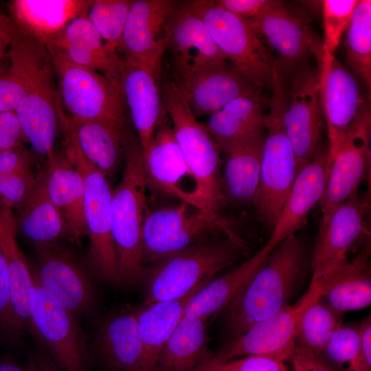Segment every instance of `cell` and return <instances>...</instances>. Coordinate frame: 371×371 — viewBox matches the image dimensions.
Segmentation results:
<instances>
[{
    "label": "cell",
    "instance_id": "cb8c5ba5",
    "mask_svg": "<svg viewBox=\"0 0 371 371\" xmlns=\"http://www.w3.org/2000/svg\"><path fill=\"white\" fill-rule=\"evenodd\" d=\"M45 46L76 65L104 75L122 87L124 63L117 52L104 41L87 16L71 21Z\"/></svg>",
    "mask_w": 371,
    "mask_h": 371
},
{
    "label": "cell",
    "instance_id": "9a60e30c",
    "mask_svg": "<svg viewBox=\"0 0 371 371\" xmlns=\"http://www.w3.org/2000/svg\"><path fill=\"white\" fill-rule=\"evenodd\" d=\"M370 105L368 101L348 128L342 144L330 164L325 190L319 201L320 225L335 208L357 192L370 161Z\"/></svg>",
    "mask_w": 371,
    "mask_h": 371
},
{
    "label": "cell",
    "instance_id": "9c48e42d",
    "mask_svg": "<svg viewBox=\"0 0 371 371\" xmlns=\"http://www.w3.org/2000/svg\"><path fill=\"white\" fill-rule=\"evenodd\" d=\"M62 105L69 117L100 121L126 128V102L122 87L104 75L76 65L48 49Z\"/></svg>",
    "mask_w": 371,
    "mask_h": 371
},
{
    "label": "cell",
    "instance_id": "f1b7e54d",
    "mask_svg": "<svg viewBox=\"0 0 371 371\" xmlns=\"http://www.w3.org/2000/svg\"><path fill=\"white\" fill-rule=\"evenodd\" d=\"M16 234L13 210L0 199V248L6 261L14 324L19 340L30 327V294L34 279L17 243Z\"/></svg>",
    "mask_w": 371,
    "mask_h": 371
},
{
    "label": "cell",
    "instance_id": "f907efd6",
    "mask_svg": "<svg viewBox=\"0 0 371 371\" xmlns=\"http://www.w3.org/2000/svg\"><path fill=\"white\" fill-rule=\"evenodd\" d=\"M24 142L25 139L15 113L6 112L0 123V150L23 144Z\"/></svg>",
    "mask_w": 371,
    "mask_h": 371
},
{
    "label": "cell",
    "instance_id": "30bf717a",
    "mask_svg": "<svg viewBox=\"0 0 371 371\" xmlns=\"http://www.w3.org/2000/svg\"><path fill=\"white\" fill-rule=\"evenodd\" d=\"M214 231L244 244L222 217H214L186 202L147 212L142 232V261L155 262L197 243Z\"/></svg>",
    "mask_w": 371,
    "mask_h": 371
},
{
    "label": "cell",
    "instance_id": "b9f144b4",
    "mask_svg": "<svg viewBox=\"0 0 371 371\" xmlns=\"http://www.w3.org/2000/svg\"><path fill=\"white\" fill-rule=\"evenodd\" d=\"M361 343L359 326L341 325L330 337L319 355L338 371H348Z\"/></svg>",
    "mask_w": 371,
    "mask_h": 371
},
{
    "label": "cell",
    "instance_id": "d4e9b609",
    "mask_svg": "<svg viewBox=\"0 0 371 371\" xmlns=\"http://www.w3.org/2000/svg\"><path fill=\"white\" fill-rule=\"evenodd\" d=\"M370 242L358 254L320 277L311 279L320 297L333 308L346 311L365 308L371 304Z\"/></svg>",
    "mask_w": 371,
    "mask_h": 371
},
{
    "label": "cell",
    "instance_id": "2e32d148",
    "mask_svg": "<svg viewBox=\"0 0 371 371\" xmlns=\"http://www.w3.org/2000/svg\"><path fill=\"white\" fill-rule=\"evenodd\" d=\"M33 277L57 302L76 317L88 313L95 289L84 269L56 242L37 245Z\"/></svg>",
    "mask_w": 371,
    "mask_h": 371
},
{
    "label": "cell",
    "instance_id": "603a6c76",
    "mask_svg": "<svg viewBox=\"0 0 371 371\" xmlns=\"http://www.w3.org/2000/svg\"><path fill=\"white\" fill-rule=\"evenodd\" d=\"M329 168L328 151L319 149L314 158L300 169L271 236L264 246L266 249L271 251L305 225L309 212L322 197Z\"/></svg>",
    "mask_w": 371,
    "mask_h": 371
},
{
    "label": "cell",
    "instance_id": "f35d334b",
    "mask_svg": "<svg viewBox=\"0 0 371 371\" xmlns=\"http://www.w3.org/2000/svg\"><path fill=\"white\" fill-rule=\"evenodd\" d=\"M346 61L371 92V1L358 0L346 30Z\"/></svg>",
    "mask_w": 371,
    "mask_h": 371
},
{
    "label": "cell",
    "instance_id": "7a4b0ae2",
    "mask_svg": "<svg viewBox=\"0 0 371 371\" xmlns=\"http://www.w3.org/2000/svg\"><path fill=\"white\" fill-rule=\"evenodd\" d=\"M6 56L10 71L25 91V99L14 111L23 134L33 152L46 158L54 150L63 113L50 54L43 43L13 24Z\"/></svg>",
    "mask_w": 371,
    "mask_h": 371
},
{
    "label": "cell",
    "instance_id": "ac0fdd59",
    "mask_svg": "<svg viewBox=\"0 0 371 371\" xmlns=\"http://www.w3.org/2000/svg\"><path fill=\"white\" fill-rule=\"evenodd\" d=\"M283 111V124L293 149L298 170L311 161L320 148L322 109L317 71L301 68L294 74Z\"/></svg>",
    "mask_w": 371,
    "mask_h": 371
},
{
    "label": "cell",
    "instance_id": "1f68e13d",
    "mask_svg": "<svg viewBox=\"0 0 371 371\" xmlns=\"http://www.w3.org/2000/svg\"><path fill=\"white\" fill-rule=\"evenodd\" d=\"M265 136V126L223 151L226 156L223 190L236 201H252L259 183Z\"/></svg>",
    "mask_w": 371,
    "mask_h": 371
},
{
    "label": "cell",
    "instance_id": "d6a6232c",
    "mask_svg": "<svg viewBox=\"0 0 371 371\" xmlns=\"http://www.w3.org/2000/svg\"><path fill=\"white\" fill-rule=\"evenodd\" d=\"M207 318L183 315L161 350L154 371H194L214 357L208 348Z\"/></svg>",
    "mask_w": 371,
    "mask_h": 371
},
{
    "label": "cell",
    "instance_id": "d590c367",
    "mask_svg": "<svg viewBox=\"0 0 371 371\" xmlns=\"http://www.w3.org/2000/svg\"><path fill=\"white\" fill-rule=\"evenodd\" d=\"M67 122L84 156L106 177L124 150L126 128L100 121H81L67 115Z\"/></svg>",
    "mask_w": 371,
    "mask_h": 371
},
{
    "label": "cell",
    "instance_id": "52a82bcc",
    "mask_svg": "<svg viewBox=\"0 0 371 371\" xmlns=\"http://www.w3.org/2000/svg\"><path fill=\"white\" fill-rule=\"evenodd\" d=\"M286 101L282 78L279 75L269 100L260 180L252 199L260 218L271 229L278 221L299 171L283 124Z\"/></svg>",
    "mask_w": 371,
    "mask_h": 371
},
{
    "label": "cell",
    "instance_id": "e575fe53",
    "mask_svg": "<svg viewBox=\"0 0 371 371\" xmlns=\"http://www.w3.org/2000/svg\"><path fill=\"white\" fill-rule=\"evenodd\" d=\"M203 286L181 298L144 304L135 311L144 346V371H154L159 355L183 317L186 304Z\"/></svg>",
    "mask_w": 371,
    "mask_h": 371
},
{
    "label": "cell",
    "instance_id": "ffe728a7",
    "mask_svg": "<svg viewBox=\"0 0 371 371\" xmlns=\"http://www.w3.org/2000/svg\"><path fill=\"white\" fill-rule=\"evenodd\" d=\"M317 72L320 102L328 128V155L330 164L348 128L368 100L362 98L355 76L335 56L323 55Z\"/></svg>",
    "mask_w": 371,
    "mask_h": 371
},
{
    "label": "cell",
    "instance_id": "83f0119b",
    "mask_svg": "<svg viewBox=\"0 0 371 371\" xmlns=\"http://www.w3.org/2000/svg\"><path fill=\"white\" fill-rule=\"evenodd\" d=\"M45 159L43 172L49 197L63 214L71 240L79 243L87 235L82 176L64 151L54 150Z\"/></svg>",
    "mask_w": 371,
    "mask_h": 371
},
{
    "label": "cell",
    "instance_id": "f546056e",
    "mask_svg": "<svg viewBox=\"0 0 371 371\" xmlns=\"http://www.w3.org/2000/svg\"><path fill=\"white\" fill-rule=\"evenodd\" d=\"M93 0H12L8 5L14 25L45 45L74 19L87 16Z\"/></svg>",
    "mask_w": 371,
    "mask_h": 371
},
{
    "label": "cell",
    "instance_id": "ba28073f",
    "mask_svg": "<svg viewBox=\"0 0 371 371\" xmlns=\"http://www.w3.org/2000/svg\"><path fill=\"white\" fill-rule=\"evenodd\" d=\"M63 151L82 176L84 212L89 238L88 260L100 278L119 283L117 257L111 232V192L107 177L84 156L66 117L60 122Z\"/></svg>",
    "mask_w": 371,
    "mask_h": 371
},
{
    "label": "cell",
    "instance_id": "7dc6e473",
    "mask_svg": "<svg viewBox=\"0 0 371 371\" xmlns=\"http://www.w3.org/2000/svg\"><path fill=\"white\" fill-rule=\"evenodd\" d=\"M214 1L225 10L246 20L255 18L282 3L276 0H216Z\"/></svg>",
    "mask_w": 371,
    "mask_h": 371
},
{
    "label": "cell",
    "instance_id": "44dd1931",
    "mask_svg": "<svg viewBox=\"0 0 371 371\" xmlns=\"http://www.w3.org/2000/svg\"><path fill=\"white\" fill-rule=\"evenodd\" d=\"M169 78L196 119L212 115L235 98L262 90L229 63L216 69Z\"/></svg>",
    "mask_w": 371,
    "mask_h": 371
},
{
    "label": "cell",
    "instance_id": "277c9868",
    "mask_svg": "<svg viewBox=\"0 0 371 371\" xmlns=\"http://www.w3.org/2000/svg\"><path fill=\"white\" fill-rule=\"evenodd\" d=\"M161 87L175 140L196 183L197 201L203 212L218 217L223 199L221 151L169 76H162Z\"/></svg>",
    "mask_w": 371,
    "mask_h": 371
},
{
    "label": "cell",
    "instance_id": "ab89813d",
    "mask_svg": "<svg viewBox=\"0 0 371 371\" xmlns=\"http://www.w3.org/2000/svg\"><path fill=\"white\" fill-rule=\"evenodd\" d=\"M132 0H94L87 16L107 45L116 51Z\"/></svg>",
    "mask_w": 371,
    "mask_h": 371
},
{
    "label": "cell",
    "instance_id": "60d3db41",
    "mask_svg": "<svg viewBox=\"0 0 371 371\" xmlns=\"http://www.w3.org/2000/svg\"><path fill=\"white\" fill-rule=\"evenodd\" d=\"M358 0L322 1L324 38V55L335 56L344 33L347 30Z\"/></svg>",
    "mask_w": 371,
    "mask_h": 371
},
{
    "label": "cell",
    "instance_id": "f5cc1de1",
    "mask_svg": "<svg viewBox=\"0 0 371 371\" xmlns=\"http://www.w3.org/2000/svg\"><path fill=\"white\" fill-rule=\"evenodd\" d=\"M13 32V24L9 16L0 11V63L6 56Z\"/></svg>",
    "mask_w": 371,
    "mask_h": 371
},
{
    "label": "cell",
    "instance_id": "11a10c76",
    "mask_svg": "<svg viewBox=\"0 0 371 371\" xmlns=\"http://www.w3.org/2000/svg\"><path fill=\"white\" fill-rule=\"evenodd\" d=\"M0 371H25L12 359L0 357Z\"/></svg>",
    "mask_w": 371,
    "mask_h": 371
},
{
    "label": "cell",
    "instance_id": "7402d4cb",
    "mask_svg": "<svg viewBox=\"0 0 371 371\" xmlns=\"http://www.w3.org/2000/svg\"><path fill=\"white\" fill-rule=\"evenodd\" d=\"M176 3L170 0L133 1L116 48L122 61L165 52Z\"/></svg>",
    "mask_w": 371,
    "mask_h": 371
},
{
    "label": "cell",
    "instance_id": "c3c4849f",
    "mask_svg": "<svg viewBox=\"0 0 371 371\" xmlns=\"http://www.w3.org/2000/svg\"><path fill=\"white\" fill-rule=\"evenodd\" d=\"M32 170V156L23 144L0 150V175Z\"/></svg>",
    "mask_w": 371,
    "mask_h": 371
},
{
    "label": "cell",
    "instance_id": "816d5d0a",
    "mask_svg": "<svg viewBox=\"0 0 371 371\" xmlns=\"http://www.w3.org/2000/svg\"><path fill=\"white\" fill-rule=\"evenodd\" d=\"M293 371H338L320 357L295 350L290 359Z\"/></svg>",
    "mask_w": 371,
    "mask_h": 371
},
{
    "label": "cell",
    "instance_id": "681fc988",
    "mask_svg": "<svg viewBox=\"0 0 371 371\" xmlns=\"http://www.w3.org/2000/svg\"><path fill=\"white\" fill-rule=\"evenodd\" d=\"M361 343L359 352L348 371H371V319H364L358 325Z\"/></svg>",
    "mask_w": 371,
    "mask_h": 371
},
{
    "label": "cell",
    "instance_id": "9f6ffc18",
    "mask_svg": "<svg viewBox=\"0 0 371 371\" xmlns=\"http://www.w3.org/2000/svg\"><path fill=\"white\" fill-rule=\"evenodd\" d=\"M216 363H217L213 357L211 359L199 366L194 371H214V366Z\"/></svg>",
    "mask_w": 371,
    "mask_h": 371
},
{
    "label": "cell",
    "instance_id": "7bdbcfd3",
    "mask_svg": "<svg viewBox=\"0 0 371 371\" xmlns=\"http://www.w3.org/2000/svg\"><path fill=\"white\" fill-rule=\"evenodd\" d=\"M38 180L32 170L8 175H0V199L17 209L28 196Z\"/></svg>",
    "mask_w": 371,
    "mask_h": 371
},
{
    "label": "cell",
    "instance_id": "4fadbf2b",
    "mask_svg": "<svg viewBox=\"0 0 371 371\" xmlns=\"http://www.w3.org/2000/svg\"><path fill=\"white\" fill-rule=\"evenodd\" d=\"M164 54L159 52L142 59L123 61V95L143 156L150 148L157 128L168 115L161 87Z\"/></svg>",
    "mask_w": 371,
    "mask_h": 371
},
{
    "label": "cell",
    "instance_id": "ee69618b",
    "mask_svg": "<svg viewBox=\"0 0 371 371\" xmlns=\"http://www.w3.org/2000/svg\"><path fill=\"white\" fill-rule=\"evenodd\" d=\"M0 337L8 343L19 341L12 315L6 261L0 248Z\"/></svg>",
    "mask_w": 371,
    "mask_h": 371
},
{
    "label": "cell",
    "instance_id": "7c38bea8",
    "mask_svg": "<svg viewBox=\"0 0 371 371\" xmlns=\"http://www.w3.org/2000/svg\"><path fill=\"white\" fill-rule=\"evenodd\" d=\"M319 295L311 282L294 304L258 322L237 337L229 339L214 355L219 363L241 356H260L279 361L290 360L295 350L299 322L306 308Z\"/></svg>",
    "mask_w": 371,
    "mask_h": 371
},
{
    "label": "cell",
    "instance_id": "db71d44e",
    "mask_svg": "<svg viewBox=\"0 0 371 371\" xmlns=\"http://www.w3.org/2000/svg\"><path fill=\"white\" fill-rule=\"evenodd\" d=\"M25 371H61L54 363L46 361L45 359L36 357L32 359Z\"/></svg>",
    "mask_w": 371,
    "mask_h": 371
},
{
    "label": "cell",
    "instance_id": "bcb514c9",
    "mask_svg": "<svg viewBox=\"0 0 371 371\" xmlns=\"http://www.w3.org/2000/svg\"><path fill=\"white\" fill-rule=\"evenodd\" d=\"M214 371H288V370L282 361L251 355L216 363Z\"/></svg>",
    "mask_w": 371,
    "mask_h": 371
},
{
    "label": "cell",
    "instance_id": "4dcf8cb0",
    "mask_svg": "<svg viewBox=\"0 0 371 371\" xmlns=\"http://www.w3.org/2000/svg\"><path fill=\"white\" fill-rule=\"evenodd\" d=\"M269 100L262 90L234 99L210 115L203 126L223 152L232 144L265 128Z\"/></svg>",
    "mask_w": 371,
    "mask_h": 371
},
{
    "label": "cell",
    "instance_id": "6da1fadb",
    "mask_svg": "<svg viewBox=\"0 0 371 371\" xmlns=\"http://www.w3.org/2000/svg\"><path fill=\"white\" fill-rule=\"evenodd\" d=\"M308 258L307 247L296 234L284 238L270 251L265 262L218 312L229 339L290 304L304 284Z\"/></svg>",
    "mask_w": 371,
    "mask_h": 371
},
{
    "label": "cell",
    "instance_id": "5bb4252c",
    "mask_svg": "<svg viewBox=\"0 0 371 371\" xmlns=\"http://www.w3.org/2000/svg\"><path fill=\"white\" fill-rule=\"evenodd\" d=\"M247 21L273 56L275 53V65L280 75L290 71L311 55L316 59L317 68L321 65L323 42L304 16L292 12L282 2Z\"/></svg>",
    "mask_w": 371,
    "mask_h": 371
},
{
    "label": "cell",
    "instance_id": "4316f807",
    "mask_svg": "<svg viewBox=\"0 0 371 371\" xmlns=\"http://www.w3.org/2000/svg\"><path fill=\"white\" fill-rule=\"evenodd\" d=\"M95 353L114 371H144V352L135 311L124 310L111 315L95 335Z\"/></svg>",
    "mask_w": 371,
    "mask_h": 371
},
{
    "label": "cell",
    "instance_id": "8992f818",
    "mask_svg": "<svg viewBox=\"0 0 371 371\" xmlns=\"http://www.w3.org/2000/svg\"><path fill=\"white\" fill-rule=\"evenodd\" d=\"M199 16L226 60L261 89L272 91L279 73L274 57L249 22L218 5L214 1H180Z\"/></svg>",
    "mask_w": 371,
    "mask_h": 371
},
{
    "label": "cell",
    "instance_id": "484cf974",
    "mask_svg": "<svg viewBox=\"0 0 371 371\" xmlns=\"http://www.w3.org/2000/svg\"><path fill=\"white\" fill-rule=\"evenodd\" d=\"M143 158L148 186L195 207L184 183L186 179L196 181L175 140L168 115L157 128L153 143Z\"/></svg>",
    "mask_w": 371,
    "mask_h": 371
},
{
    "label": "cell",
    "instance_id": "5b68a950",
    "mask_svg": "<svg viewBox=\"0 0 371 371\" xmlns=\"http://www.w3.org/2000/svg\"><path fill=\"white\" fill-rule=\"evenodd\" d=\"M243 245L229 238L199 241L167 256L146 269L144 304L181 298L210 281L238 258Z\"/></svg>",
    "mask_w": 371,
    "mask_h": 371
},
{
    "label": "cell",
    "instance_id": "74e56055",
    "mask_svg": "<svg viewBox=\"0 0 371 371\" xmlns=\"http://www.w3.org/2000/svg\"><path fill=\"white\" fill-rule=\"evenodd\" d=\"M343 315L319 295L302 315L295 349L319 356L332 335L342 325Z\"/></svg>",
    "mask_w": 371,
    "mask_h": 371
},
{
    "label": "cell",
    "instance_id": "8d00e7d4",
    "mask_svg": "<svg viewBox=\"0 0 371 371\" xmlns=\"http://www.w3.org/2000/svg\"><path fill=\"white\" fill-rule=\"evenodd\" d=\"M270 252L264 247L225 274L207 282L186 304L183 315L207 318L218 313L241 285L265 262Z\"/></svg>",
    "mask_w": 371,
    "mask_h": 371
},
{
    "label": "cell",
    "instance_id": "836d02e7",
    "mask_svg": "<svg viewBox=\"0 0 371 371\" xmlns=\"http://www.w3.org/2000/svg\"><path fill=\"white\" fill-rule=\"evenodd\" d=\"M14 215L17 229L36 246L63 238L71 240L63 214L49 197L43 171L38 175L35 186Z\"/></svg>",
    "mask_w": 371,
    "mask_h": 371
},
{
    "label": "cell",
    "instance_id": "d6986e66",
    "mask_svg": "<svg viewBox=\"0 0 371 371\" xmlns=\"http://www.w3.org/2000/svg\"><path fill=\"white\" fill-rule=\"evenodd\" d=\"M166 51L170 76L189 75L229 63L202 19L177 1L170 19Z\"/></svg>",
    "mask_w": 371,
    "mask_h": 371
},
{
    "label": "cell",
    "instance_id": "8fae6325",
    "mask_svg": "<svg viewBox=\"0 0 371 371\" xmlns=\"http://www.w3.org/2000/svg\"><path fill=\"white\" fill-rule=\"evenodd\" d=\"M33 279L30 294V326L61 371H86L88 350L76 316Z\"/></svg>",
    "mask_w": 371,
    "mask_h": 371
},
{
    "label": "cell",
    "instance_id": "e0dca14e",
    "mask_svg": "<svg viewBox=\"0 0 371 371\" xmlns=\"http://www.w3.org/2000/svg\"><path fill=\"white\" fill-rule=\"evenodd\" d=\"M368 198L354 193L319 225L311 260L312 279L345 262L352 249L363 240H368Z\"/></svg>",
    "mask_w": 371,
    "mask_h": 371
},
{
    "label": "cell",
    "instance_id": "f6af8a7d",
    "mask_svg": "<svg viewBox=\"0 0 371 371\" xmlns=\"http://www.w3.org/2000/svg\"><path fill=\"white\" fill-rule=\"evenodd\" d=\"M24 99V89L19 80L10 71L9 65L5 68L0 65V113L14 112Z\"/></svg>",
    "mask_w": 371,
    "mask_h": 371
},
{
    "label": "cell",
    "instance_id": "3957f363",
    "mask_svg": "<svg viewBox=\"0 0 371 371\" xmlns=\"http://www.w3.org/2000/svg\"><path fill=\"white\" fill-rule=\"evenodd\" d=\"M125 168L111 192V232L119 283H144L146 268L142 261V232L147 214L148 186L139 139L128 131L124 143Z\"/></svg>",
    "mask_w": 371,
    "mask_h": 371
}]
</instances>
